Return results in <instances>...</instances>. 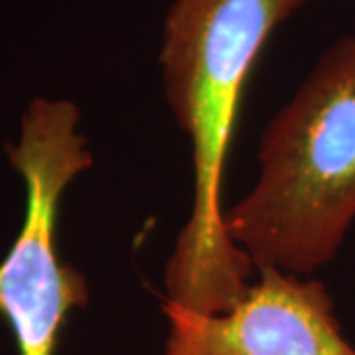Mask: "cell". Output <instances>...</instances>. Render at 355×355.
I'll list each match as a JSON object with an SVG mask.
<instances>
[{
  "label": "cell",
  "instance_id": "cell-3",
  "mask_svg": "<svg viewBox=\"0 0 355 355\" xmlns=\"http://www.w3.org/2000/svg\"><path fill=\"white\" fill-rule=\"evenodd\" d=\"M71 101L36 97L22 116L18 144L8 146L26 182V216L18 239L0 263V316L14 331L20 355H53L69 310L85 306L87 282L55 251L60 198L93 164L77 132Z\"/></svg>",
  "mask_w": 355,
  "mask_h": 355
},
{
  "label": "cell",
  "instance_id": "cell-1",
  "mask_svg": "<svg viewBox=\"0 0 355 355\" xmlns=\"http://www.w3.org/2000/svg\"><path fill=\"white\" fill-rule=\"evenodd\" d=\"M306 0H172L160 42L166 101L190 140L193 200L164 270L166 300L227 312L251 286V259L229 239L223 180L243 87L266 40Z\"/></svg>",
  "mask_w": 355,
  "mask_h": 355
},
{
  "label": "cell",
  "instance_id": "cell-2",
  "mask_svg": "<svg viewBox=\"0 0 355 355\" xmlns=\"http://www.w3.org/2000/svg\"><path fill=\"white\" fill-rule=\"evenodd\" d=\"M254 188L223 216L259 268L304 277L338 254L355 221V36L326 51L266 127Z\"/></svg>",
  "mask_w": 355,
  "mask_h": 355
},
{
  "label": "cell",
  "instance_id": "cell-4",
  "mask_svg": "<svg viewBox=\"0 0 355 355\" xmlns=\"http://www.w3.org/2000/svg\"><path fill=\"white\" fill-rule=\"evenodd\" d=\"M162 312L170 326L164 355H355L326 286L279 268H259L227 312L202 314L170 300Z\"/></svg>",
  "mask_w": 355,
  "mask_h": 355
}]
</instances>
